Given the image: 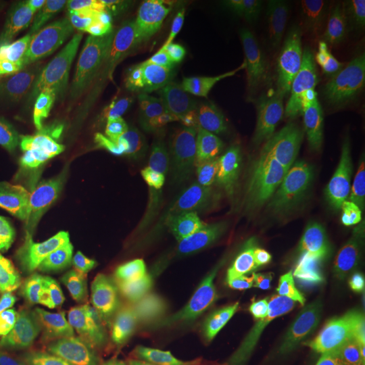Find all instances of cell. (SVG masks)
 I'll return each mask as SVG.
<instances>
[{"label": "cell", "instance_id": "6da1fadb", "mask_svg": "<svg viewBox=\"0 0 365 365\" xmlns=\"http://www.w3.org/2000/svg\"><path fill=\"white\" fill-rule=\"evenodd\" d=\"M230 61L206 73L178 72L160 106L141 178L144 195L176 179L217 105Z\"/></svg>", "mask_w": 365, "mask_h": 365}, {"label": "cell", "instance_id": "7a4b0ae2", "mask_svg": "<svg viewBox=\"0 0 365 365\" xmlns=\"http://www.w3.org/2000/svg\"><path fill=\"white\" fill-rule=\"evenodd\" d=\"M274 91L268 42H253L230 61L220 99L182 167V180L167 211L182 212L215 163L223 160L237 126Z\"/></svg>", "mask_w": 365, "mask_h": 365}, {"label": "cell", "instance_id": "3957f363", "mask_svg": "<svg viewBox=\"0 0 365 365\" xmlns=\"http://www.w3.org/2000/svg\"><path fill=\"white\" fill-rule=\"evenodd\" d=\"M165 78L164 66H153L135 88L81 140L58 187L57 205L92 178H108L115 190L130 182L145 123Z\"/></svg>", "mask_w": 365, "mask_h": 365}, {"label": "cell", "instance_id": "277c9868", "mask_svg": "<svg viewBox=\"0 0 365 365\" xmlns=\"http://www.w3.org/2000/svg\"><path fill=\"white\" fill-rule=\"evenodd\" d=\"M135 36L113 41L64 71L45 119L48 134L69 128L108 105L146 66Z\"/></svg>", "mask_w": 365, "mask_h": 365}, {"label": "cell", "instance_id": "5b68a950", "mask_svg": "<svg viewBox=\"0 0 365 365\" xmlns=\"http://www.w3.org/2000/svg\"><path fill=\"white\" fill-rule=\"evenodd\" d=\"M344 18V6L327 0L287 3L268 41L274 90L289 84L319 60Z\"/></svg>", "mask_w": 365, "mask_h": 365}, {"label": "cell", "instance_id": "8992f818", "mask_svg": "<svg viewBox=\"0 0 365 365\" xmlns=\"http://www.w3.org/2000/svg\"><path fill=\"white\" fill-rule=\"evenodd\" d=\"M81 129L69 126L0 165V202L37 205L60 187L81 143Z\"/></svg>", "mask_w": 365, "mask_h": 365}, {"label": "cell", "instance_id": "52a82bcc", "mask_svg": "<svg viewBox=\"0 0 365 365\" xmlns=\"http://www.w3.org/2000/svg\"><path fill=\"white\" fill-rule=\"evenodd\" d=\"M123 261L125 253L113 250L86 255L66 271H42L39 272V294L46 303L78 300L107 315L130 298L126 289L118 287L111 280L119 274Z\"/></svg>", "mask_w": 365, "mask_h": 365}, {"label": "cell", "instance_id": "ba28073f", "mask_svg": "<svg viewBox=\"0 0 365 365\" xmlns=\"http://www.w3.org/2000/svg\"><path fill=\"white\" fill-rule=\"evenodd\" d=\"M69 26L54 13L51 1L31 7L19 19L6 63L0 71V92L18 88L46 58L66 42Z\"/></svg>", "mask_w": 365, "mask_h": 365}, {"label": "cell", "instance_id": "9c48e42d", "mask_svg": "<svg viewBox=\"0 0 365 365\" xmlns=\"http://www.w3.org/2000/svg\"><path fill=\"white\" fill-rule=\"evenodd\" d=\"M287 153V182L297 187L321 179L339 165L345 156L344 138L291 125L282 126Z\"/></svg>", "mask_w": 365, "mask_h": 365}, {"label": "cell", "instance_id": "30bf717a", "mask_svg": "<svg viewBox=\"0 0 365 365\" xmlns=\"http://www.w3.org/2000/svg\"><path fill=\"white\" fill-rule=\"evenodd\" d=\"M337 307L344 363L365 365V255L352 261L341 276Z\"/></svg>", "mask_w": 365, "mask_h": 365}, {"label": "cell", "instance_id": "8fae6325", "mask_svg": "<svg viewBox=\"0 0 365 365\" xmlns=\"http://www.w3.org/2000/svg\"><path fill=\"white\" fill-rule=\"evenodd\" d=\"M319 199L334 226L359 237L365 233V175L341 163L318 182Z\"/></svg>", "mask_w": 365, "mask_h": 365}, {"label": "cell", "instance_id": "7c38bea8", "mask_svg": "<svg viewBox=\"0 0 365 365\" xmlns=\"http://www.w3.org/2000/svg\"><path fill=\"white\" fill-rule=\"evenodd\" d=\"M113 182L98 176L83 182L72 195L66 221V244L73 259L86 256V242L95 235L114 195Z\"/></svg>", "mask_w": 365, "mask_h": 365}, {"label": "cell", "instance_id": "4fadbf2b", "mask_svg": "<svg viewBox=\"0 0 365 365\" xmlns=\"http://www.w3.org/2000/svg\"><path fill=\"white\" fill-rule=\"evenodd\" d=\"M297 334L327 351L339 341V307L325 277L307 283L300 306Z\"/></svg>", "mask_w": 365, "mask_h": 365}, {"label": "cell", "instance_id": "5bb4252c", "mask_svg": "<svg viewBox=\"0 0 365 365\" xmlns=\"http://www.w3.org/2000/svg\"><path fill=\"white\" fill-rule=\"evenodd\" d=\"M63 73L64 71L56 66L25 87L0 92V122L13 120L31 126H45Z\"/></svg>", "mask_w": 365, "mask_h": 365}, {"label": "cell", "instance_id": "9a60e30c", "mask_svg": "<svg viewBox=\"0 0 365 365\" xmlns=\"http://www.w3.org/2000/svg\"><path fill=\"white\" fill-rule=\"evenodd\" d=\"M133 6L134 1L129 0H93L72 29L57 68L66 71L73 66L98 39L125 19Z\"/></svg>", "mask_w": 365, "mask_h": 365}, {"label": "cell", "instance_id": "2e32d148", "mask_svg": "<svg viewBox=\"0 0 365 365\" xmlns=\"http://www.w3.org/2000/svg\"><path fill=\"white\" fill-rule=\"evenodd\" d=\"M276 200L280 220V248L333 225L319 196L309 195L295 187H280Z\"/></svg>", "mask_w": 365, "mask_h": 365}, {"label": "cell", "instance_id": "e0dca14e", "mask_svg": "<svg viewBox=\"0 0 365 365\" xmlns=\"http://www.w3.org/2000/svg\"><path fill=\"white\" fill-rule=\"evenodd\" d=\"M244 274L253 282L256 298L252 310L277 318L288 314L295 300V288L287 269L272 256H257Z\"/></svg>", "mask_w": 365, "mask_h": 365}, {"label": "cell", "instance_id": "ac0fdd59", "mask_svg": "<svg viewBox=\"0 0 365 365\" xmlns=\"http://www.w3.org/2000/svg\"><path fill=\"white\" fill-rule=\"evenodd\" d=\"M38 283L39 272L26 252L0 235V291L18 303H26Z\"/></svg>", "mask_w": 365, "mask_h": 365}, {"label": "cell", "instance_id": "d6986e66", "mask_svg": "<svg viewBox=\"0 0 365 365\" xmlns=\"http://www.w3.org/2000/svg\"><path fill=\"white\" fill-rule=\"evenodd\" d=\"M195 24L185 19L137 22L135 37L148 57H152L160 63L172 64L175 56L192 37Z\"/></svg>", "mask_w": 365, "mask_h": 365}, {"label": "cell", "instance_id": "ffe728a7", "mask_svg": "<svg viewBox=\"0 0 365 365\" xmlns=\"http://www.w3.org/2000/svg\"><path fill=\"white\" fill-rule=\"evenodd\" d=\"M267 197L259 194L245 195L238 199H227L220 209L214 211L202 229L205 241L212 244L235 238L244 232L259 215Z\"/></svg>", "mask_w": 365, "mask_h": 365}, {"label": "cell", "instance_id": "44dd1931", "mask_svg": "<svg viewBox=\"0 0 365 365\" xmlns=\"http://www.w3.org/2000/svg\"><path fill=\"white\" fill-rule=\"evenodd\" d=\"M105 317L90 304L73 299L54 300L48 303L39 319V329L48 337H72Z\"/></svg>", "mask_w": 365, "mask_h": 365}, {"label": "cell", "instance_id": "7402d4cb", "mask_svg": "<svg viewBox=\"0 0 365 365\" xmlns=\"http://www.w3.org/2000/svg\"><path fill=\"white\" fill-rule=\"evenodd\" d=\"M249 167L255 180L286 185L287 153L283 128L268 131L257 138L249 158Z\"/></svg>", "mask_w": 365, "mask_h": 365}, {"label": "cell", "instance_id": "603a6c76", "mask_svg": "<svg viewBox=\"0 0 365 365\" xmlns=\"http://www.w3.org/2000/svg\"><path fill=\"white\" fill-rule=\"evenodd\" d=\"M348 242H359L357 235L339 226L330 225L280 249L286 259L294 264H312L314 261L321 260L336 247Z\"/></svg>", "mask_w": 365, "mask_h": 365}, {"label": "cell", "instance_id": "cb8c5ba5", "mask_svg": "<svg viewBox=\"0 0 365 365\" xmlns=\"http://www.w3.org/2000/svg\"><path fill=\"white\" fill-rule=\"evenodd\" d=\"M137 22L158 19H185L196 24L210 21L209 10L202 0H140L134 1Z\"/></svg>", "mask_w": 365, "mask_h": 365}, {"label": "cell", "instance_id": "d4e9b609", "mask_svg": "<svg viewBox=\"0 0 365 365\" xmlns=\"http://www.w3.org/2000/svg\"><path fill=\"white\" fill-rule=\"evenodd\" d=\"M257 259V253L245 235L215 242L211 255V272L226 282L245 271Z\"/></svg>", "mask_w": 365, "mask_h": 365}, {"label": "cell", "instance_id": "484cf974", "mask_svg": "<svg viewBox=\"0 0 365 365\" xmlns=\"http://www.w3.org/2000/svg\"><path fill=\"white\" fill-rule=\"evenodd\" d=\"M190 284L199 295L215 300L229 310L241 312L248 310L252 306V300L247 292L203 267L195 265L191 268Z\"/></svg>", "mask_w": 365, "mask_h": 365}, {"label": "cell", "instance_id": "4316f807", "mask_svg": "<svg viewBox=\"0 0 365 365\" xmlns=\"http://www.w3.org/2000/svg\"><path fill=\"white\" fill-rule=\"evenodd\" d=\"M209 10L210 21L223 31H233L252 22L265 3L245 0H202Z\"/></svg>", "mask_w": 365, "mask_h": 365}, {"label": "cell", "instance_id": "83f0119b", "mask_svg": "<svg viewBox=\"0 0 365 365\" xmlns=\"http://www.w3.org/2000/svg\"><path fill=\"white\" fill-rule=\"evenodd\" d=\"M288 125L319 131L337 138H344L348 131V126L342 122L336 108L322 96L307 111L300 114Z\"/></svg>", "mask_w": 365, "mask_h": 365}, {"label": "cell", "instance_id": "f1b7e54d", "mask_svg": "<svg viewBox=\"0 0 365 365\" xmlns=\"http://www.w3.org/2000/svg\"><path fill=\"white\" fill-rule=\"evenodd\" d=\"M364 53L365 16L354 25L352 31L349 33L346 42H345V46H344V52H342L337 73L331 80L327 92L324 93L325 96L337 91L339 88L345 86V83H346L348 78L351 76V73L356 69V66L360 64V61L363 60Z\"/></svg>", "mask_w": 365, "mask_h": 365}, {"label": "cell", "instance_id": "f546056e", "mask_svg": "<svg viewBox=\"0 0 365 365\" xmlns=\"http://www.w3.org/2000/svg\"><path fill=\"white\" fill-rule=\"evenodd\" d=\"M225 52H212L196 43L194 38L185 43L180 52L175 56L172 64L179 66L187 73H206L226 63Z\"/></svg>", "mask_w": 365, "mask_h": 365}, {"label": "cell", "instance_id": "4dcf8cb0", "mask_svg": "<svg viewBox=\"0 0 365 365\" xmlns=\"http://www.w3.org/2000/svg\"><path fill=\"white\" fill-rule=\"evenodd\" d=\"M49 134L43 125L31 126L19 122H0V153L10 150H25L39 144Z\"/></svg>", "mask_w": 365, "mask_h": 365}, {"label": "cell", "instance_id": "1f68e13d", "mask_svg": "<svg viewBox=\"0 0 365 365\" xmlns=\"http://www.w3.org/2000/svg\"><path fill=\"white\" fill-rule=\"evenodd\" d=\"M327 99L346 126H359L365 120V92L354 87H341L330 95H322Z\"/></svg>", "mask_w": 365, "mask_h": 365}, {"label": "cell", "instance_id": "d6a6232c", "mask_svg": "<svg viewBox=\"0 0 365 365\" xmlns=\"http://www.w3.org/2000/svg\"><path fill=\"white\" fill-rule=\"evenodd\" d=\"M282 348L292 365H329L330 363V351L302 339L297 333L284 339Z\"/></svg>", "mask_w": 365, "mask_h": 365}, {"label": "cell", "instance_id": "836d02e7", "mask_svg": "<svg viewBox=\"0 0 365 365\" xmlns=\"http://www.w3.org/2000/svg\"><path fill=\"white\" fill-rule=\"evenodd\" d=\"M91 3V0H54L51 6L68 26H72L88 11Z\"/></svg>", "mask_w": 365, "mask_h": 365}, {"label": "cell", "instance_id": "e575fe53", "mask_svg": "<svg viewBox=\"0 0 365 365\" xmlns=\"http://www.w3.org/2000/svg\"><path fill=\"white\" fill-rule=\"evenodd\" d=\"M131 345H123L119 351L111 353L105 357H101L98 360L88 361L81 365H129L130 363Z\"/></svg>", "mask_w": 365, "mask_h": 365}, {"label": "cell", "instance_id": "d590c367", "mask_svg": "<svg viewBox=\"0 0 365 365\" xmlns=\"http://www.w3.org/2000/svg\"><path fill=\"white\" fill-rule=\"evenodd\" d=\"M359 242H360V244H363L365 247V233L364 235H361L359 237Z\"/></svg>", "mask_w": 365, "mask_h": 365}, {"label": "cell", "instance_id": "8d00e7d4", "mask_svg": "<svg viewBox=\"0 0 365 365\" xmlns=\"http://www.w3.org/2000/svg\"><path fill=\"white\" fill-rule=\"evenodd\" d=\"M363 170V173H364V175H365V164H364V168H363V170Z\"/></svg>", "mask_w": 365, "mask_h": 365}, {"label": "cell", "instance_id": "74e56055", "mask_svg": "<svg viewBox=\"0 0 365 365\" xmlns=\"http://www.w3.org/2000/svg\"><path fill=\"white\" fill-rule=\"evenodd\" d=\"M0 365H15V364H0Z\"/></svg>", "mask_w": 365, "mask_h": 365}]
</instances>
